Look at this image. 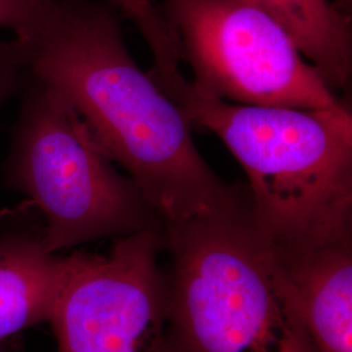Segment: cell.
Wrapping results in <instances>:
<instances>
[{"mask_svg": "<svg viewBox=\"0 0 352 352\" xmlns=\"http://www.w3.org/2000/svg\"><path fill=\"white\" fill-rule=\"evenodd\" d=\"M122 16L111 0H51L13 34L26 72L71 107L164 225L231 201L241 187L214 173L182 107L135 62Z\"/></svg>", "mask_w": 352, "mask_h": 352, "instance_id": "cell-1", "label": "cell"}, {"mask_svg": "<svg viewBox=\"0 0 352 352\" xmlns=\"http://www.w3.org/2000/svg\"><path fill=\"white\" fill-rule=\"evenodd\" d=\"M164 234L173 267L162 352H316L247 186L227 204L164 223Z\"/></svg>", "mask_w": 352, "mask_h": 352, "instance_id": "cell-2", "label": "cell"}, {"mask_svg": "<svg viewBox=\"0 0 352 352\" xmlns=\"http://www.w3.org/2000/svg\"><path fill=\"white\" fill-rule=\"evenodd\" d=\"M190 126L212 132L248 177L252 209L283 261L352 241V113L247 106L187 85Z\"/></svg>", "mask_w": 352, "mask_h": 352, "instance_id": "cell-3", "label": "cell"}, {"mask_svg": "<svg viewBox=\"0 0 352 352\" xmlns=\"http://www.w3.org/2000/svg\"><path fill=\"white\" fill-rule=\"evenodd\" d=\"M113 164L71 107L28 74L6 177L43 214L46 251L164 226L133 179Z\"/></svg>", "mask_w": 352, "mask_h": 352, "instance_id": "cell-4", "label": "cell"}, {"mask_svg": "<svg viewBox=\"0 0 352 352\" xmlns=\"http://www.w3.org/2000/svg\"><path fill=\"white\" fill-rule=\"evenodd\" d=\"M190 88L215 100L317 110L340 103L289 32L247 0H164Z\"/></svg>", "mask_w": 352, "mask_h": 352, "instance_id": "cell-5", "label": "cell"}, {"mask_svg": "<svg viewBox=\"0 0 352 352\" xmlns=\"http://www.w3.org/2000/svg\"><path fill=\"white\" fill-rule=\"evenodd\" d=\"M164 226L122 236L109 254L62 257L50 321L58 352H162L167 278Z\"/></svg>", "mask_w": 352, "mask_h": 352, "instance_id": "cell-6", "label": "cell"}, {"mask_svg": "<svg viewBox=\"0 0 352 352\" xmlns=\"http://www.w3.org/2000/svg\"><path fill=\"white\" fill-rule=\"evenodd\" d=\"M283 264L315 351L352 352V241Z\"/></svg>", "mask_w": 352, "mask_h": 352, "instance_id": "cell-7", "label": "cell"}, {"mask_svg": "<svg viewBox=\"0 0 352 352\" xmlns=\"http://www.w3.org/2000/svg\"><path fill=\"white\" fill-rule=\"evenodd\" d=\"M60 270L62 257L41 235L0 236V342L50 320Z\"/></svg>", "mask_w": 352, "mask_h": 352, "instance_id": "cell-8", "label": "cell"}, {"mask_svg": "<svg viewBox=\"0 0 352 352\" xmlns=\"http://www.w3.org/2000/svg\"><path fill=\"white\" fill-rule=\"evenodd\" d=\"M273 16L336 94L352 74L351 17L331 0H247Z\"/></svg>", "mask_w": 352, "mask_h": 352, "instance_id": "cell-9", "label": "cell"}, {"mask_svg": "<svg viewBox=\"0 0 352 352\" xmlns=\"http://www.w3.org/2000/svg\"><path fill=\"white\" fill-rule=\"evenodd\" d=\"M123 16L136 26L154 59L153 78L170 97L188 82L182 69V52L175 32L153 0H111Z\"/></svg>", "mask_w": 352, "mask_h": 352, "instance_id": "cell-10", "label": "cell"}, {"mask_svg": "<svg viewBox=\"0 0 352 352\" xmlns=\"http://www.w3.org/2000/svg\"><path fill=\"white\" fill-rule=\"evenodd\" d=\"M26 75L25 64L14 38L0 41V109L13 96L21 93Z\"/></svg>", "mask_w": 352, "mask_h": 352, "instance_id": "cell-11", "label": "cell"}, {"mask_svg": "<svg viewBox=\"0 0 352 352\" xmlns=\"http://www.w3.org/2000/svg\"><path fill=\"white\" fill-rule=\"evenodd\" d=\"M50 0H0V29L20 33L33 25Z\"/></svg>", "mask_w": 352, "mask_h": 352, "instance_id": "cell-12", "label": "cell"}, {"mask_svg": "<svg viewBox=\"0 0 352 352\" xmlns=\"http://www.w3.org/2000/svg\"><path fill=\"white\" fill-rule=\"evenodd\" d=\"M0 352H4V351H3V350H0Z\"/></svg>", "mask_w": 352, "mask_h": 352, "instance_id": "cell-13", "label": "cell"}]
</instances>
